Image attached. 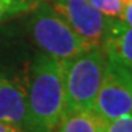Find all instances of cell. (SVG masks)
Listing matches in <instances>:
<instances>
[{
  "instance_id": "3957f363",
  "label": "cell",
  "mask_w": 132,
  "mask_h": 132,
  "mask_svg": "<svg viewBox=\"0 0 132 132\" xmlns=\"http://www.w3.org/2000/svg\"><path fill=\"white\" fill-rule=\"evenodd\" d=\"M108 55L93 46L80 55L65 61L66 112L93 109L98 94Z\"/></svg>"
},
{
  "instance_id": "8992f818",
  "label": "cell",
  "mask_w": 132,
  "mask_h": 132,
  "mask_svg": "<svg viewBox=\"0 0 132 132\" xmlns=\"http://www.w3.org/2000/svg\"><path fill=\"white\" fill-rule=\"evenodd\" d=\"M0 123L23 132H34L26 88L7 77L0 82Z\"/></svg>"
},
{
  "instance_id": "ba28073f",
  "label": "cell",
  "mask_w": 132,
  "mask_h": 132,
  "mask_svg": "<svg viewBox=\"0 0 132 132\" xmlns=\"http://www.w3.org/2000/svg\"><path fill=\"white\" fill-rule=\"evenodd\" d=\"M106 123L94 109L66 112L55 132H104Z\"/></svg>"
},
{
  "instance_id": "9c48e42d",
  "label": "cell",
  "mask_w": 132,
  "mask_h": 132,
  "mask_svg": "<svg viewBox=\"0 0 132 132\" xmlns=\"http://www.w3.org/2000/svg\"><path fill=\"white\" fill-rule=\"evenodd\" d=\"M39 0H0V22L18 14L31 11Z\"/></svg>"
},
{
  "instance_id": "8fae6325",
  "label": "cell",
  "mask_w": 132,
  "mask_h": 132,
  "mask_svg": "<svg viewBox=\"0 0 132 132\" xmlns=\"http://www.w3.org/2000/svg\"><path fill=\"white\" fill-rule=\"evenodd\" d=\"M104 132H132V115H125L109 121Z\"/></svg>"
},
{
  "instance_id": "7a4b0ae2",
  "label": "cell",
  "mask_w": 132,
  "mask_h": 132,
  "mask_svg": "<svg viewBox=\"0 0 132 132\" xmlns=\"http://www.w3.org/2000/svg\"><path fill=\"white\" fill-rule=\"evenodd\" d=\"M28 30L42 53L62 61H69L93 47L47 2H38L31 10Z\"/></svg>"
},
{
  "instance_id": "9a60e30c",
  "label": "cell",
  "mask_w": 132,
  "mask_h": 132,
  "mask_svg": "<svg viewBox=\"0 0 132 132\" xmlns=\"http://www.w3.org/2000/svg\"><path fill=\"white\" fill-rule=\"evenodd\" d=\"M131 115H132V113H131Z\"/></svg>"
},
{
  "instance_id": "7c38bea8",
  "label": "cell",
  "mask_w": 132,
  "mask_h": 132,
  "mask_svg": "<svg viewBox=\"0 0 132 132\" xmlns=\"http://www.w3.org/2000/svg\"><path fill=\"white\" fill-rule=\"evenodd\" d=\"M119 19L121 22H124L127 26L132 27V0L124 3V7H123V11H121V14H120Z\"/></svg>"
},
{
  "instance_id": "277c9868",
  "label": "cell",
  "mask_w": 132,
  "mask_h": 132,
  "mask_svg": "<svg viewBox=\"0 0 132 132\" xmlns=\"http://www.w3.org/2000/svg\"><path fill=\"white\" fill-rule=\"evenodd\" d=\"M93 109L106 124L132 113V70L109 55Z\"/></svg>"
},
{
  "instance_id": "30bf717a",
  "label": "cell",
  "mask_w": 132,
  "mask_h": 132,
  "mask_svg": "<svg viewBox=\"0 0 132 132\" xmlns=\"http://www.w3.org/2000/svg\"><path fill=\"white\" fill-rule=\"evenodd\" d=\"M89 3L105 16L116 18V19L120 18L124 7V3L121 0H89Z\"/></svg>"
},
{
  "instance_id": "5bb4252c",
  "label": "cell",
  "mask_w": 132,
  "mask_h": 132,
  "mask_svg": "<svg viewBox=\"0 0 132 132\" xmlns=\"http://www.w3.org/2000/svg\"><path fill=\"white\" fill-rule=\"evenodd\" d=\"M4 78H5V76H4V74L2 73V71H0V82H2V81H3Z\"/></svg>"
},
{
  "instance_id": "4fadbf2b",
  "label": "cell",
  "mask_w": 132,
  "mask_h": 132,
  "mask_svg": "<svg viewBox=\"0 0 132 132\" xmlns=\"http://www.w3.org/2000/svg\"><path fill=\"white\" fill-rule=\"evenodd\" d=\"M0 132H23V131H20V129H18V128L12 127V125L0 123Z\"/></svg>"
},
{
  "instance_id": "52a82bcc",
  "label": "cell",
  "mask_w": 132,
  "mask_h": 132,
  "mask_svg": "<svg viewBox=\"0 0 132 132\" xmlns=\"http://www.w3.org/2000/svg\"><path fill=\"white\" fill-rule=\"evenodd\" d=\"M101 49L106 55L117 59L132 70V27L112 18Z\"/></svg>"
},
{
  "instance_id": "6da1fadb",
  "label": "cell",
  "mask_w": 132,
  "mask_h": 132,
  "mask_svg": "<svg viewBox=\"0 0 132 132\" xmlns=\"http://www.w3.org/2000/svg\"><path fill=\"white\" fill-rule=\"evenodd\" d=\"M26 93L34 132H55L66 113L65 61L38 53L30 65Z\"/></svg>"
},
{
  "instance_id": "5b68a950",
  "label": "cell",
  "mask_w": 132,
  "mask_h": 132,
  "mask_svg": "<svg viewBox=\"0 0 132 132\" xmlns=\"http://www.w3.org/2000/svg\"><path fill=\"white\" fill-rule=\"evenodd\" d=\"M51 5L84 40L101 47L112 18L101 14L89 0H53Z\"/></svg>"
}]
</instances>
